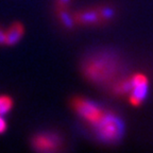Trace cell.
I'll list each match as a JSON object with an SVG mask.
<instances>
[{
    "label": "cell",
    "mask_w": 153,
    "mask_h": 153,
    "mask_svg": "<svg viewBox=\"0 0 153 153\" xmlns=\"http://www.w3.org/2000/svg\"><path fill=\"white\" fill-rule=\"evenodd\" d=\"M84 74L95 83L110 80L117 71V62L108 54H99L86 61L83 67Z\"/></svg>",
    "instance_id": "1"
},
{
    "label": "cell",
    "mask_w": 153,
    "mask_h": 153,
    "mask_svg": "<svg viewBox=\"0 0 153 153\" xmlns=\"http://www.w3.org/2000/svg\"><path fill=\"white\" fill-rule=\"evenodd\" d=\"M97 136L104 143H116L123 135L122 120L114 113L106 112L101 121L95 127Z\"/></svg>",
    "instance_id": "2"
},
{
    "label": "cell",
    "mask_w": 153,
    "mask_h": 153,
    "mask_svg": "<svg viewBox=\"0 0 153 153\" xmlns=\"http://www.w3.org/2000/svg\"><path fill=\"white\" fill-rule=\"evenodd\" d=\"M71 106L80 117L86 120L94 128L101 121L106 113L99 104L82 97H76L72 99Z\"/></svg>",
    "instance_id": "3"
},
{
    "label": "cell",
    "mask_w": 153,
    "mask_h": 153,
    "mask_svg": "<svg viewBox=\"0 0 153 153\" xmlns=\"http://www.w3.org/2000/svg\"><path fill=\"white\" fill-rule=\"evenodd\" d=\"M130 81H131V91H130L131 95L129 97V100L132 105L138 106L145 100L148 93V79L145 74H136L132 76Z\"/></svg>",
    "instance_id": "4"
},
{
    "label": "cell",
    "mask_w": 153,
    "mask_h": 153,
    "mask_svg": "<svg viewBox=\"0 0 153 153\" xmlns=\"http://www.w3.org/2000/svg\"><path fill=\"white\" fill-rule=\"evenodd\" d=\"M61 145L60 137L51 133L36 134L32 138V146L36 151L42 152H53L59 149Z\"/></svg>",
    "instance_id": "5"
},
{
    "label": "cell",
    "mask_w": 153,
    "mask_h": 153,
    "mask_svg": "<svg viewBox=\"0 0 153 153\" xmlns=\"http://www.w3.org/2000/svg\"><path fill=\"white\" fill-rule=\"evenodd\" d=\"M25 33V28L22 24L14 22L7 30V45H14L18 43Z\"/></svg>",
    "instance_id": "6"
},
{
    "label": "cell",
    "mask_w": 153,
    "mask_h": 153,
    "mask_svg": "<svg viewBox=\"0 0 153 153\" xmlns=\"http://www.w3.org/2000/svg\"><path fill=\"white\" fill-rule=\"evenodd\" d=\"M74 19L76 22H80V24L86 25L97 24L99 20H103L100 13L96 12V11H83V12H80L78 14H76Z\"/></svg>",
    "instance_id": "7"
},
{
    "label": "cell",
    "mask_w": 153,
    "mask_h": 153,
    "mask_svg": "<svg viewBox=\"0 0 153 153\" xmlns=\"http://www.w3.org/2000/svg\"><path fill=\"white\" fill-rule=\"evenodd\" d=\"M113 91L117 95H124L131 91V81L130 79L127 80H120L119 82L113 86Z\"/></svg>",
    "instance_id": "8"
},
{
    "label": "cell",
    "mask_w": 153,
    "mask_h": 153,
    "mask_svg": "<svg viewBox=\"0 0 153 153\" xmlns=\"http://www.w3.org/2000/svg\"><path fill=\"white\" fill-rule=\"evenodd\" d=\"M13 106V100L11 99V97L9 96L2 95L0 96V115L7 114L11 111Z\"/></svg>",
    "instance_id": "9"
},
{
    "label": "cell",
    "mask_w": 153,
    "mask_h": 153,
    "mask_svg": "<svg viewBox=\"0 0 153 153\" xmlns=\"http://www.w3.org/2000/svg\"><path fill=\"white\" fill-rule=\"evenodd\" d=\"M60 16H61V19H62L63 24L65 25V27H67V28H71L74 19L72 18V17L70 16V15L68 14L64 9H61Z\"/></svg>",
    "instance_id": "10"
},
{
    "label": "cell",
    "mask_w": 153,
    "mask_h": 153,
    "mask_svg": "<svg viewBox=\"0 0 153 153\" xmlns=\"http://www.w3.org/2000/svg\"><path fill=\"white\" fill-rule=\"evenodd\" d=\"M100 14L102 16V19H108L113 17V10L110 7H103L100 11Z\"/></svg>",
    "instance_id": "11"
},
{
    "label": "cell",
    "mask_w": 153,
    "mask_h": 153,
    "mask_svg": "<svg viewBox=\"0 0 153 153\" xmlns=\"http://www.w3.org/2000/svg\"><path fill=\"white\" fill-rule=\"evenodd\" d=\"M0 45H7V31L0 28Z\"/></svg>",
    "instance_id": "12"
},
{
    "label": "cell",
    "mask_w": 153,
    "mask_h": 153,
    "mask_svg": "<svg viewBox=\"0 0 153 153\" xmlns=\"http://www.w3.org/2000/svg\"><path fill=\"white\" fill-rule=\"evenodd\" d=\"M7 121H5L4 118H3L2 116L0 115V134H2L3 132L7 130Z\"/></svg>",
    "instance_id": "13"
},
{
    "label": "cell",
    "mask_w": 153,
    "mask_h": 153,
    "mask_svg": "<svg viewBox=\"0 0 153 153\" xmlns=\"http://www.w3.org/2000/svg\"><path fill=\"white\" fill-rule=\"evenodd\" d=\"M69 1L70 0H57V4H59V7H60L61 9H64V7L69 3Z\"/></svg>",
    "instance_id": "14"
}]
</instances>
